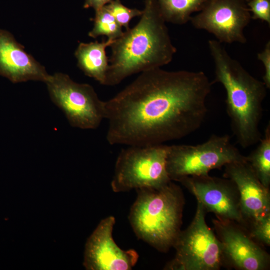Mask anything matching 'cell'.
Masks as SVG:
<instances>
[{"label":"cell","instance_id":"obj_13","mask_svg":"<svg viewBox=\"0 0 270 270\" xmlns=\"http://www.w3.org/2000/svg\"><path fill=\"white\" fill-rule=\"evenodd\" d=\"M230 222H214L220 236L223 256L234 266L243 270H262L268 264L266 254L248 236Z\"/></svg>","mask_w":270,"mask_h":270},{"label":"cell","instance_id":"obj_10","mask_svg":"<svg viewBox=\"0 0 270 270\" xmlns=\"http://www.w3.org/2000/svg\"><path fill=\"white\" fill-rule=\"evenodd\" d=\"M178 182L192 193L206 211L214 212L220 220L238 222L244 221L237 188L228 178L207 175L187 176Z\"/></svg>","mask_w":270,"mask_h":270},{"label":"cell","instance_id":"obj_17","mask_svg":"<svg viewBox=\"0 0 270 270\" xmlns=\"http://www.w3.org/2000/svg\"><path fill=\"white\" fill-rule=\"evenodd\" d=\"M256 148L248 156L246 160L260 182L266 188L270 184V125L264 130V136Z\"/></svg>","mask_w":270,"mask_h":270},{"label":"cell","instance_id":"obj_11","mask_svg":"<svg viewBox=\"0 0 270 270\" xmlns=\"http://www.w3.org/2000/svg\"><path fill=\"white\" fill-rule=\"evenodd\" d=\"M114 216L102 220L88 238L85 246L83 265L89 270H130L139 255L134 249L123 250L112 237Z\"/></svg>","mask_w":270,"mask_h":270},{"label":"cell","instance_id":"obj_5","mask_svg":"<svg viewBox=\"0 0 270 270\" xmlns=\"http://www.w3.org/2000/svg\"><path fill=\"white\" fill-rule=\"evenodd\" d=\"M246 160L230 142L228 135H212L205 142L193 146H168L166 170L171 180L208 175L213 169Z\"/></svg>","mask_w":270,"mask_h":270},{"label":"cell","instance_id":"obj_8","mask_svg":"<svg viewBox=\"0 0 270 270\" xmlns=\"http://www.w3.org/2000/svg\"><path fill=\"white\" fill-rule=\"evenodd\" d=\"M46 83L51 100L72 126L96 129L105 119L104 102L98 98L92 86L76 82L60 72L50 75Z\"/></svg>","mask_w":270,"mask_h":270},{"label":"cell","instance_id":"obj_16","mask_svg":"<svg viewBox=\"0 0 270 270\" xmlns=\"http://www.w3.org/2000/svg\"><path fill=\"white\" fill-rule=\"evenodd\" d=\"M208 0H156L166 22L184 24L190 21L191 14L200 12Z\"/></svg>","mask_w":270,"mask_h":270},{"label":"cell","instance_id":"obj_12","mask_svg":"<svg viewBox=\"0 0 270 270\" xmlns=\"http://www.w3.org/2000/svg\"><path fill=\"white\" fill-rule=\"evenodd\" d=\"M224 176L235 184L244 218L252 222L270 214L268 188L259 180L246 160L226 165Z\"/></svg>","mask_w":270,"mask_h":270},{"label":"cell","instance_id":"obj_23","mask_svg":"<svg viewBox=\"0 0 270 270\" xmlns=\"http://www.w3.org/2000/svg\"><path fill=\"white\" fill-rule=\"evenodd\" d=\"M112 0H85L84 8H93L95 11L106 5Z\"/></svg>","mask_w":270,"mask_h":270},{"label":"cell","instance_id":"obj_15","mask_svg":"<svg viewBox=\"0 0 270 270\" xmlns=\"http://www.w3.org/2000/svg\"><path fill=\"white\" fill-rule=\"evenodd\" d=\"M114 40L80 42L74 52L78 67L87 76L104 85L109 65L106 50Z\"/></svg>","mask_w":270,"mask_h":270},{"label":"cell","instance_id":"obj_22","mask_svg":"<svg viewBox=\"0 0 270 270\" xmlns=\"http://www.w3.org/2000/svg\"><path fill=\"white\" fill-rule=\"evenodd\" d=\"M258 58L263 64L264 73L263 82L266 88H270V41L267 42L264 50L258 54Z\"/></svg>","mask_w":270,"mask_h":270},{"label":"cell","instance_id":"obj_21","mask_svg":"<svg viewBox=\"0 0 270 270\" xmlns=\"http://www.w3.org/2000/svg\"><path fill=\"white\" fill-rule=\"evenodd\" d=\"M247 5L252 18L260 20L270 26V0H250Z\"/></svg>","mask_w":270,"mask_h":270},{"label":"cell","instance_id":"obj_18","mask_svg":"<svg viewBox=\"0 0 270 270\" xmlns=\"http://www.w3.org/2000/svg\"><path fill=\"white\" fill-rule=\"evenodd\" d=\"M95 12L94 27L88 34L90 37L105 36L108 40H114L122 36L124 33L122 26L104 6Z\"/></svg>","mask_w":270,"mask_h":270},{"label":"cell","instance_id":"obj_9","mask_svg":"<svg viewBox=\"0 0 270 270\" xmlns=\"http://www.w3.org/2000/svg\"><path fill=\"white\" fill-rule=\"evenodd\" d=\"M252 19L246 0H208L190 22L214 34L220 42L245 44L244 29Z\"/></svg>","mask_w":270,"mask_h":270},{"label":"cell","instance_id":"obj_14","mask_svg":"<svg viewBox=\"0 0 270 270\" xmlns=\"http://www.w3.org/2000/svg\"><path fill=\"white\" fill-rule=\"evenodd\" d=\"M0 74L12 82L29 80L46 82L50 74L8 32L0 30Z\"/></svg>","mask_w":270,"mask_h":270},{"label":"cell","instance_id":"obj_20","mask_svg":"<svg viewBox=\"0 0 270 270\" xmlns=\"http://www.w3.org/2000/svg\"><path fill=\"white\" fill-rule=\"evenodd\" d=\"M252 236L263 244H270V214L252 222Z\"/></svg>","mask_w":270,"mask_h":270},{"label":"cell","instance_id":"obj_2","mask_svg":"<svg viewBox=\"0 0 270 270\" xmlns=\"http://www.w3.org/2000/svg\"><path fill=\"white\" fill-rule=\"evenodd\" d=\"M156 0H145L138 24L124 32L110 47L104 85L120 84L134 74L169 64L176 52Z\"/></svg>","mask_w":270,"mask_h":270},{"label":"cell","instance_id":"obj_3","mask_svg":"<svg viewBox=\"0 0 270 270\" xmlns=\"http://www.w3.org/2000/svg\"><path fill=\"white\" fill-rule=\"evenodd\" d=\"M208 46L214 64V82L222 84L226 92L232 130L242 148H250L262 136L260 124L268 88L232 58L221 42L211 40Z\"/></svg>","mask_w":270,"mask_h":270},{"label":"cell","instance_id":"obj_19","mask_svg":"<svg viewBox=\"0 0 270 270\" xmlns=\"http://www.w3.org/2000/svg\"><path fill=\"white\" fill-rule=\"evenodd\" d=\"M104 6L116 21L126 30L130 28V21L134 17L141 16L142 14V10L126 7L120 0H112Z\"/></svg>","mask_w":270,"mask_h":270},{"label":"cell","instance_id":"obj_6","mask_svg":"<svg viewBox=\"0 0 270 270\" xmlns=\"http://www.w3.org/2000/svg\"><path fill=\"white\" fill-rule=\"evenodd\" d=\"M168 146H128L118 154L111 187L114 192L159 188L171 182L166 170Z\"/></svg>","mask_w":270,"mask_h":270},{"label":"cell","instance_id":"obj_24","mask_svg":"<svg viewBox=\"0 0 270 270\" xmlns=\"http://www.w3.org/2000/svg\"><path fill=\"white\" fill-rule=\"evenodd\" d=\"M246 0V2H248V1H249V0Z\"/></svg>","mask_w":270,"mask_h":270},{"label":"cell","instance_id":"obj_4","mask_svg":"<svg viewBox=\"0 0 270 270\" xmlns=\"http://www.w3.org/2000/svg\"><path fill=\"white\" fill-rule=\"evenodd\" d=\"M128 219L136 236L158 250L166 252L180 232L184 204L180 188L170 182L159 188L136 190Z\"/></svg>","mask_w":270,"mask_h":270},{"label":"cell","instance_id":"obj_1","mask_svg":"<svg viewBox=\"0 0 270 270\" xmlns=\"http://www.w3.org/2000/svg\"><path fill=\"white\" fill-rule=\"evenodd\" d=\"M212 84L202 72L158 68L140 72L104 102L106 140L110 145L146 146L190 135L206 118Z\"/></svg>","mask_w":270,"mask_h":270},{"label":"cell","instance_id":"obj_7","mask_svg":"<svg viewBox=\"0 0 270 270\" xmlns=\"http://www.w3.org/2000/svg\"><path fill=\"white\" fill-rule=\"evenodd\" d=\"M206 210L198 202L194 217L188 227L179 233L173 246L176 254L166 266L172 270H216L223 256L221 242L207 226Z\"/></svg>","mask_w":270,"mask_h":270}]
</instances>
